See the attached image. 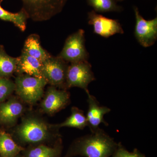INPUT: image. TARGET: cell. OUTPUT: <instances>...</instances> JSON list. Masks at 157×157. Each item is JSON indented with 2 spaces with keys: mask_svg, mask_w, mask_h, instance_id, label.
Listing matches in <instances>:
<instances>
[{
  "mask_svg": "<svg viewBox=\"0 0 157 157\" xmlns=\"http://www.w3.org/2000/svg\"><path fill=\"white\" fill-rule=\"evenodd\" d=\"M88 96L87 102L88 109L86 115L87 126L89 127L91 133L100 128V124L103 123L107 126V123L104 121L105 114L110 111L109 108L105 106H101L95 97L91 95L90 92L86 93Z\"/></svg>",
  "mask_w": 157,
  "mask_h": 157,
  "instance_id": "cell-11",
  "label": "cell"
},
{
  "mask_svg": "<svg viewBox=\"0 0 157 157\" xmlns=\"http://www.w3.org/2000/svg\"><path fill=\"white\" fill-rule=\"evenodd\" d=\"M118 144L102 129L75 140L66 157L80 155L86 157H111Z\"/></svg>",
  "mask_w": 157,
  "mask_h": 157,
  "instance_id": "cell-1",
  "label": "cell"
},
{
  "mask_svg": "<svg viewBox=\"0 0 157 157\" xmlns=\"http://www.w3.org/2000/svg\"><path fill=\"white\" fill-rule=\"evenodd\" d=\"M71 112V115L64 121L54 127L57 128L70 127L82 130L87 126L86 117L82 110L77 107H73Z\"/></svg>",
  "mask_w": 157,
  "mask_h": 157,
  "instance_id": "cell-18",
  "label": "cell"
},
{
  "mask_svg": "<svg viewBox=\"0 0 157 157\" xmlns=\"http://www.w3.org/2000/svg\"><path fill=\"white\" fill-rule=\"evenodd\" d=\"M136 18L135 36L137 41L143 47H150L157 39V17L147 20L140 15L137 7L134 6Z\"/></svg>",
  "mask_w": 157,
  "mask_h": 157,
  "instance_id": "cell-8",
  "label": "cell"
},
{
  "mask_svg": "<svg viewBox=\"0 0 157 157\" xmlns=\"http://www.w3.org/2000/svg\"><path fill=\"white\" fill-rule=\"evenodd\" d=\"M17 57L10 56L0 45V77L9 78L16 72Z\"/></svg>",
  "mask_w": 157,
  "mask_h": 157,
  "instance_id": "cell-17",
  "label": "cell"
},
{
  "mask_svg": "<svg viewBox=\"0 0 157 157\" xmlns=\"http://www.w3.org/2000/svg\"><path fill=\"white\" fill-rule=\"evenodd\" d=\"M15 90L14 82L9 78L0 77V103L4 102Z\"/></svg>",
  "mask_w": 157,
  "mask_h": 157,
  "instance_id": "cell-21",
  "label": "cell"
},
{
  "mask_svg": "<svg viewBox=\"0 0 157 157\" xmlns=\"http://www.w3.org/2000/svg\"><path fill=\"white\" fill-rule=\"evenodd\" d=\"M68 0H21L22 9L33 21H44L60 13Z\"/></svg>",
  "mask_w": 157,
  "mask_h": 157,
  "instance_id": "cell-2",
  "label": "cell"
},
{
  "mask_svg": "<svg viewBox=\"0 0 157 157\" xmlns=\"http://www.w3.org/2000/svg\"><path fill=\"white\" fill-rule=\"evenodd\" d=\"M117 2H121V1H124V0H116Z\"/></svg>",
  "mask_w": 157,
  "mask_h": 157,
  "instance_id": "cell-23",
  "label": "cell"
},
{
  "mask_svg": "<svg viewBox=\"0 0 157 157\" xmlns=\"http://www.w3.org/2000/svg\"><path fill=\"white\" fill-rule=\"evenodd\" d=\"M68 66L67 62L58 56H51L42 63V77L52 86L66 90Z\"/></svg>",
  "mask_w": 157,
  "mask_h": 157,
  "instance_id": "cell-6",
  "label": "cell"
},
{
  "mask_svg": "<svg viewBox=\"0 0 157 157\" xmlns=\"http://www.w3.org/2000/svg\"><path fill=\"white\" fill-rule=\"evenodd\" d=\"M24 149L17 145L11 136L5 132H0V156L1 157H16Z\"/></svg>",
  "mask_w": 157,
  "mask_h": 157,
  "instance_id": "cell-16",
  "label": "cell"
},
{
  "mask_svg": "<svg viewBox=\"0 0 157 157\" xmlns=\"http://www.w3.org/2000/svg\"><path fill=\"white\" fill-rule=\"evenodd\" d=\"M3 1L0 0V19L12 23L21 31L24 32L26 29L27 21L29 18L26 12L22 9L16 13L7 11L1 5Z\"/></svg>",
  "mask_w": 157,
  "mask_h": 157,
  "instance_id": "cell-15",
  "label": "cell"
},
{
  "mask_svg": "<svg viewBox=\"0 0 157 157\" xmlns=\"http://www.w3.org/2000/svg\"><path fill=\"white\" fill-rule=\"evenodd\" d=\"M89 24L92 25L94 33L107 38L116 34H124L121 24L116 20L110 19L98 14L94 10L88 13Z\"/></svg>",
  "mask_w": 157,
  "mask_h": 157,
  "instance_id": "cell-9",
  "label": "cell"
},
{
  "mask_svg": "<svg viewBox=\"0 0 157 157\" xmlns=\"http://www.w3.org/2000/svg\"><path fill=\"white\" fill-rule=\"evenodd\" d=\"M95 79L91 65L88 61L71 63L67 71L66 89L77 87L84 90L86 93L89 92L88 85Z\"/></svg>",
  "mask_w": 157,
  "mask_h": 157,
  "instance_id": "cell-7",
  "label": "cell"
},
{
  "mask_svg": "<svg viewBox=\"0 0 157 157\" xmlns=\"http://www.w3.org/2000/svg\"><path fill=\"white\" fill-rule=\"evenodd\" d=\"M18 139L29 144L41 143L50 137L48 125L42 120L29 117L23 120L15 131Z\"/></svg>",
  "mask_w": 157,
  "mask_h": 157,
  "instance_id": "cell-4",
  "label": "cell"
},
{
  "mask_svg": "<svg viewBox=\"0 0 157 157\" xmlns=\"http://www.w3.org/2000/svg\"><path fill=\"white\" fill-rule=\"evenodd\" d=\"M16 157H20L19 156H18V155H17V156H16Z\"/></svg>",
  "mask_w": 157,
  "mask_h": 157,
  "instance_id": "cell-24",
  "label": "cell"
},
{
  "mask_svg": "<svg viewBox=\"0 0 157 157\" xmlns=\"http://www.w3.org/2000/svg\"><path fill=\"white\" fill-rule=\"evenodd\" d=\"M22 51L43 63L52 55L42 47L40 37L37 34H31L26 39Z\"/></svg>",
  "mask_w": 157,
  "mask_h": 157,
  "instance_id": "cell-14",
  "label": "cell"
},
{
  "mask_svg": "<svg viewBox=\"0 0 157 157\" xmlns=\"http://www.w3.org/2000/svg\"><path fill=\"white\" fill-rule=\"evenodd\" d=\"M84 35L85 31L80 29L69 36L58 56L67 63L88 61L89 54L86 48Z\"/></svg>",
  "mask_w": 157,
  "mask_h": 157,
  "instance_id": "cell-5",
  "label": "cell"
},
{
  "mask_svg": "<svg viewBox=\"0 0 157 157\" xmlns=\"http://www.w3.org/2000/svg\"><path fill=\"white\" fill-rule=\"evenodd\" d=\"M23 111L22 103L14 97L0 103V124L6 126L13 125Z\"/></svg>",
  "mask_w": 157,
  "mask_h": 157,
  "instance_id": "cell-12",
  "label": "cell"
},
{
  "mask_svg": "<svg viewBox=\"0 0 157 157\" xmlns=\"http://www.w3.org/2000/svg\"><path fill=\"white\" fill-rule=\"evenodd\" d=\"M15 91L22 101L28 104L36 103L43 97L44 88L48 83L44 78L26 74L15 78Z\"/></svg>",
  "mask_w": 157,
  "mask_h": 157,
  "instance_id": "cell-3",
  "label": "cell"
},
{
  "mask_svg": "<svg viewBox=\"0 0 157 157\" xmlns=\"http://www.w3.org/2000/svg\"><path fill=\"white\" fill-rule=\"evenodd\" d=\"M88 4L92 7L95 12H121L123 10L116 0H86Z\"/></svg>",
  "mask_w": 157,
  "mask_h": 157,
  "instance_id": "cell-20",
  "label": "cell"
},
{
  "mask_svg": "<svg viewBox=\"0 0 157 157\" xmlns=\"http://www.w3.org/2000/svg\"><path fill=\"white\" fill-rule=\"evenodd\" d=\"M42 63L24 52L17 57L16 72L17 75L22 74L43 78L42 73Z\"/></svg>",
  "mask_w": 157,
  "mask_h": 157,
  "instance_id": "cell-13",
  "label": "cell"
},
{
  "mask_svg": "<svg viewBox=\"0 0 157 157\" xmlns=\"http://www.w3.org/2000/svg\"><path fill=\"white\" fill-rule=\"evenodd\" d=\"M70 100V94L66 90H58L51 86L45 94L41 103V108L45 113L54 114L65 108Z\"/></svg>",
  "mask_w": 157,
  "mask_h": 157,
  "instance_id": "cell-10",
  "label": "cell"
},
{
  "mask_svg": "<svg viewBox=\"0 0 157 157\" xmlns=\"http://www.w3.org/2000/svg\"><path fill=\"white\" fill-rule=\"evenodd\" d=\"M60 152L59 147H52L41 144L28 150L25 157H59Z\"/></svg>",
  "mask_w": 157,
  "mask_h": 157,
  "instance_id": "cell-19",
  "label": "cell"
},
{
  "mask_svg": "<svg viewBox=\"0 0 157 157\" xmlns=\"http://www.w3.org/2000/svg\"><path fill=\"white\" fill-rule=\"evenodd\" d=\"M111 157H146L139 151L135 149L132 152L127 150L121 144L119 143L115 151Z\"/></svg>",
  "mask_w": 157,
  "mask_h": 157,
  "instance_id": "cell-22",
  "label": "cell"
}]
</instances>
